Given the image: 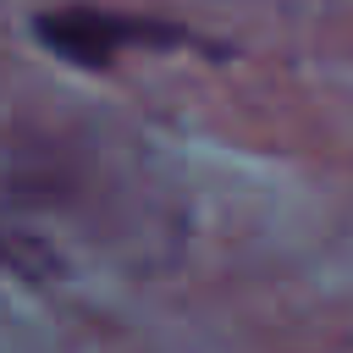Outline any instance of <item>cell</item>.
<instances>
[{
  "mask_svg": "<svg viewBox=\"0 0 353 353\" xmlns=\"http://www.w3.org/2000/svg\"><path fill=\"white\" fill-rule=\"evenodd\" d=\"M39 39L72 61V66H110L116 50L138 44V39H171L165 28H149V22H132V17H116V11H99V6H61V11H44L39 22Z\"/></svg>",
  "mask_w": 353,
  "mask_h": 353,
  "instance_id": "obj_1",
  "label": "cell"
}]
</instances>
